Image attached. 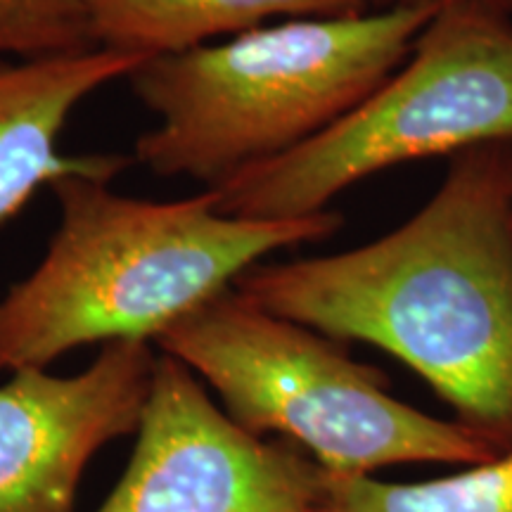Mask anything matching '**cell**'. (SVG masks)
Masks as SVG:
<instances>
[{"label":"cell","mask_w":512,"mask_h":512,"mask_svg":"<svg viewBox=\"0 0 512 512\" xmlns=\"http://www.w3.org/2000/svg\"><path fill=\"white\" fill-rule=\"evenodd\" d=\"M439 0L264 24L226 41L150 57L128 76L155 117L133 159L204 188L309 143L406 60Z\"/></svg>","instance_id":"3"},{"label":"cell","mask_w":512,"mask_h":512,"mask_svg":"<svg viewBox=\"0 0 512 512\" xmlns=\"http://www.w3.org/2000/svg\"><path fill=\"white\" fill-rule=\"evenodd\" d=\"M486 143H512V17L439 0L406 60L356 110L209 190L223 214L302 219L394 166Z\"/></svg>","instance_id":"5"},{"label":"cell","mask_w":512,"mask_h":512,"mask_svg":"<svg viewBox=\"0 0 512 512\" xmlns=\"http://www.w3.org/2000/svg\"><path fill=\"white\" fill-rule=\"evenodd\" d=\"M57 228L41 261L0 297V375L53 368L69 351L150 342L249 268L344 226L325 209L302 219L223 214L214 190L145 200L112 181L50 185Z\"/></svg>","instance_id":"2"},{"label":"cell","mask_w":512,"mask_h":512,"mask_svg":"<svg viewBox=\"0 0 512 512\" xmlns=\"http://www.w3.org/2000/svg\"><path fill=\"white\" fill-rule=\"evenodd\" d=\"M458 3H472V5H482V8L496 10L501 15L512 17V0H458Z\"/></svg>","instance_id":"12"},{"label":"cell","mask_w":512,"mask_h":512,"mask_svg":"<svg viewBox=\"0 0 512 512\" xmlns=\"http://www.w3.org/2000/svg\"><path fill=\"white\" fill-rule=\"evenodd\" d=\"M155 344L114 342L86 368H24L0 384V512H76L88 465L138 430Z\"/></svg>","instance_id":"7"},{"label":"cell","mask_w":512,"mask_h":512,"mask_svg":"<svg viewBox=\"0 0 512 512\" xmlns=\"http://www.w3.org/2000/svg\"><path fill=\"white\" fill-rule=\"evenodd\" d=\"M233 290L420 375L456 420L512 451V143L448 162L408 221L344 252L261 261Z\"/></svg>","instance_id":"1"},{"label":"cell","mask_w":512,"mask_h":512,"mask_svg":"<svg viewBox=\"0 0 512 512\" xmlns=\"http://www.w3.org/2000/svg\"><path fill=\"white\" fill-rule=\"evenodd\" d=\"M143 62L100 46L41 60H0V223L62 178L114 181L131 164L121 155H64L60 140L83 102L128 79Z\"/></svg>","instance_id":"8"},{"label":"cell","mask_w":512,"mask_h":512,"mask_svg":"<svg viewBox=\"0 0 512 512\" xmlns=\"http://www.w3.org/2000/svg\"><path fill=\"white\" fill-rule=\"evenodd\" d=\"M320 512H512V451L411 484L323 470Z\"/></svg>","instance_id":"10"},{"label":"cell","mask_w":512,"mask_h":512,"mask_svg":"<svg viewBox=\"0 0 512 512\" xmlns=\"http://www.w3.org/2000/svg\"><path fill=\"white\" fill-rule=\"evenodd\" d=\"M133 456L98 512H320V467L299 446L249 434L159 351Z\"/></svg>","instance_id":"6"},{"label":"cell","mask_w":512,"mask_h":512,"mask_svg":"<svg viewBox=\"0 0 512 512\" xmlns=\"http://www.w3.org/2000/svg\"><path fill=\"white\" fill-rule=\"evenodd\" d=\"M95 48L83 0H0V60H41Z\"/></svg>","instance_id":"11"},{"label":"cell","mask_w":512,"mask_h":512,"mask_svg":"<svg viewBox=\"0 0 512 512\" xmlns=\"http://www.w3.org/2000/svg\"><path fill=\"white\" fill-rule=\"evenodd\" d=\"M155 349L195 373L242 430L290 441L332 475L477 465L501 453L463 422L396 399L382 370L356 361L342 342L233 287L162 332Z\"/></svg>","instance_id":"4"},{"label":"cell","mask_w":512,"mask_h":512,"mask_svg":"<svg viewBox=\"0 0 512 512\" xmlns=\"http://www.w3.org/2000/svg\"><path fill=\"white\" fill-rule=\"evenodd\" d=\"M377 0H83L95 46L145 60L226 41L273 19L363 12Z\"/></svg>","instance_id":"9"}]
</instances>
